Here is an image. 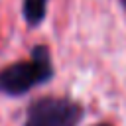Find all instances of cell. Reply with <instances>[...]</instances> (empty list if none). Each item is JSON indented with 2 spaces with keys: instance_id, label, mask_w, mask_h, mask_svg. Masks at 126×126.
Segmentation results:
<instances>
[{
  "instance_id": "obj_1",
  "label": "cell",
  "mask_w": 126,
  "mask_h": 126,
  "mask_svg": "<svg viewBox=\"0 0 126 126\" xmlns=\"http://www.w3.org/2000/svg\"><path fill=\"white\" fill-rule=\"evenodd\" d=\"M53 77L51 55L45 45H35L32 49L30 61H20L4 67L0 71V91L8 96H22L32 87L43 85Z\"/></svg>"
},
{
  "instance_id": "obj_2",
  "label": "cell",
  "mask_w": 126,
  "mask_h": 126,
  "mask_svg": "<svg viewBox=\"0 0 126 126\" xmlns=\"http://www.w3.org/2000/svg\"><path fill=\"white\" fill-rule=\"evenodd\" d=\"M83 114V106L71 98L43 96L28 106L24 126H77Z\"/></svg>"
},
{
  "instance_id": "obj_3",
  "label": "cell",
  "mask_w": 126,
  "mask_h": 126,
  "mask_svg": "<svg viewBox=\"0 0 126 126\" xmlns=\"http://www.w3.org/2000/svg\"><path fill=\"white\" fill-rule=\"evenodd\" d=\"M47 0H24V16L30 26H37L45 18Z\"/></svg>"
},
{
  "instance_id": "obj_4",
  "label": "cell",
  "mask_w": 126,
  "mask_h": 126,
  "mask_svg": "<svg viewBox=\"0 0 126 126\" xmlns=\"http://www.w3.org/2000/svg\"><path fill=\"white\" fill-rule=\"evenodd\" d=\"M96 126H110V124H104V122H102V124H96Z\"/></svg>"
}]
</instances>
